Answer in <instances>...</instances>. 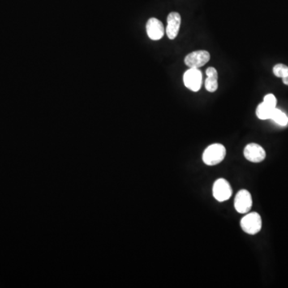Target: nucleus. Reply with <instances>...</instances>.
Masks as SVG:
<instances>
[{"mask_svg":"<svg viewBox=\"0 0 288 288\" xmlns=\"http://www.w3.org/2000/svg\"><path fill=\"white\" fill-rule=\"evenodd\" d=\"M226 156V148L220 143H215L207 147L203 154L204 164L208 166H215L220 164Z\"/></svg>","mask_w":288,"mask_h":288,"instance_id":"f257e3e1","label":"nucleus"},{"mask_svg":"<svg viewBox=\"0 0 288 288\" xmlns=\"http://www.w3.org/2000/svg\"><path fill=\"white\" fill-rule=\"evenodd\" d=\"M241 228L249 234L259 233L262 228L261 216L256 212L248 213L241 220Z\"/></svg>","mask_w":288,"mask_h":288,"instance_id":"f03ea898","label":"nucleus"},{"mask_svg":"<svg viewBox=\"0 0 288 288\" xmlns=\"http://www.w3.org/2000/svg\"><path fill=\"white\" fill-rule=\"evenodd\" d=\"M183 83L189 90L196 92L201 88L203 75L199 68H190L183 75Z\"/></svg>","mask_w":288,"mask_h":288,"instance_id":"7ed1b4c3","label":"nucleus"},{"mask_svg":"<svg viewBox=\"0 0 288 288\" xmlns=\"http://www.w3.org/2000/svg\"><path fill=\"white\" fill-rule=\"evenodd\" d=\"M213 196L219 202L227 201L232 195V189L230 183L224 179L219 178L213 185Z\"/></svg>","mask_w":288,"mask_h":288,"instance_id":"20e7f679","label":"nucleus"},{"mask_svg":"<svg viewBox=\"0 0 288 288\" xmlns=\"http://www.w3.org/2000/svg\"><path fill=\"white\" fill-rule=\"evenodd\" d=\"M210 58L211 56L207 51H196L187 55L184 62L190 68H199L209 62Z\"/></svg>","mask_w":288,"mask_h":288,"instance_id":"39448f33","label":"nucleus"},{"mask_svg":"<svg viewBox=\"0 0 288 288\" xmlns=\"http://www.w3.org/2000/svg\"><path fill=\"white\" fill-rule=\"evenodd\" d=\"M252 207L251 193L247 190H240L234 198V208L238 213L247 214Z\"/></svg>","mask_w":288,"mask_h":288,"instance_id":"423d86ee","label":"nucleus"},{"mask_svg":"<svg viewBox=\"0 0 288 288\" xmlns=\"http://www.w3.org/2000/svg\"><path fill=\"white\" fill-rule=\"evenodd\" d=\"M243 154L248 161L255 164L262 162L266 158L265 150L257 143L247 144L244 148Z\"/></svg>","mask_w":288,"mask_h":288,"instance_id":"0eeeda50","label":"nucleus"},{"mask_svg":"<svg viewBox=\"0 0 288 288\" xmlns=\"http://www.w3.org/2000/svg\"><path fill=\"white\" fill-rule=\"evenodd\" d=\"M147 36L152 40H160L164 37L165 28L161 21L156 18H151L146 25Z\"/></svg>","mask_w":288,"mask_h":288,"instance_id":"6e6552de","label":"nucleus"},{"mask_svg":"<svg viewBox=\"0 0 288 288\" xmlns=\"http://www.w3.org/2000/svg\"><path fill=\"white\" fill-rule=\"evenodd\" d=\"M167 21H168V25H167L165 32L170 40H174L178 36V31L180 28V15L178 12L170 13L168 15Z\"/></svg>","mask_w":288,"mask_h":288,"instance_id":"1a4fd4ad","label":"nucleus"},{"mask_svg":"<svg viewBox=\"0 0 288 288\" xmlns=\"http://www.w3.org/2000/svg\"><path fill=\"white\" fill-rule=\"evenodd\" d=\"M207 79L205 81V88L209 92H215L218 89V72L215 67H208L206 71Z\"/></svg>","mask_w":288,"mask_h":288,"instance_id":"9d476101","label":"nucleus"},{"mask_svg":"<svg viewBox=\"0 0 288 288\" xmlns=\"http://www.w3.org/2000/svg\"><path fill=\"white\" fill-rule=\"evenodd\" d=\"M275 108L268 106V104H266L264 102H263L259 104L257 109H256V115L259 119H262V120L270 119L272 116V112Z\"/></svg>","mask_w":288,"mask_h":288,"instance_id":"9b49d317","label":"nucleus"},{"mask_svg":"<svg viewBox=\"0 0 288 288\" xmlns=\"http://www.w3.org/2000/svg\"><path fill=\"white\" fill-rule=\"evenodd\" d=\"M274 75L279 78H282L283 82L285 85L288 86V66L286 65L276 64L273 67Z\"/></svg>","mask_w":288,"mask_h":288,"instance_id":"f8f14e48","label":"nucleus"},{"mask_svg":"<svg viewBox=\"0 0 288 288\" xmlns=\"http://www.w3.org/2000/svg\"><path fill=\"white\" fill-rule=\"evenodd\" d=\"M270 119L275 121L280 126H285L288 123V117L287 116V115L276 108L272 112V116Z\"/></svg>","mask_w":288,"mask_h":288,"instance_id":"ddd939ff","label":"nucleus"},{"mask_svg":"<svg viewBox=\"0 0 288 288\" xmlns=\"http://www.w3.org/2000/svg\"><path fill=\"white\" fill-rule=\"evenodd\" d=\"M263 102L266 104H268V106L272 107V108H276V104H277V100H276V96L272 95V94H268L263 99Z\"/></svg>","mask_w":288,"mask_h":288,"instance_id":"4468645a","label":"nucleus"}]
</instances>
